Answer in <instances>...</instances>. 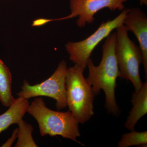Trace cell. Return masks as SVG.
Listing matches in <instances>:
<instances>
[{
	"label": "cell",
	"mask_w": 147,
	"mask_h": 147,
	"mask_svg": "<svg viewBox=\"0 0 147 147\" xmlns=\"http://www.w3.org/2000/svg\"><path fill=\"white\" fill-rule=\"evenodd\" d=\"M116 32L111 33L102 46V57L98 65L96 66L90 58L87 63L88 75L87 81L95 95L103 90L105 96V106L108 113L117 116L120 110L115 98L117 80L119 71L115 54Z\"/></svg>",
	"instance_id": "6da1fadb"
},
{
	"label": "cell",
	"mask_w": 147,
	"mask_h": 147,
	"mask_svg": "<svg viewBox=\"0 0 147 147\" xmlns=\"http://www.w3.org/2000/svg\"><path fill=\"white\" fill-rule=\"evenodd\" d=\"M27 112L37 121L42 137L60 136L81 144L77 138L81 136L78 122L68 111L61 112L47 108L42 97H38L30 104Z\"/></svg>",
	"instance_id": "7a4b0ae2"
},
{
	"label": "cell",
	"mask_w": 147,
	"mask_h": 147,
	"mask_svg": "<svg viewBox=\"0 0 147 147\" xmlns=\"http://www.w3.org/2000/svg\"><path fill=\"white\" fill-rule=\"evenodd\" d=\"M85 69L74 64L67 67L66 76L67 102L69 111L79 123L87 122L94 115V94L84 76Z\"/></svg>",
	"instance_id": "3957f363"
},
{
	"label": "cell",
	"mask_w": 147,
	"mask_h": 147,
	"mask_svg": "<svg viewBox=\"0 0 147 147\" xmlns=\"http://www.w3.org/2000/svg\"><path fill=\"white\" fill-rule=\"evenodd\" d=\"M116 30L115 54L119 77L129 81L135 92L141 89L143 83L140 75V66L143 63V55L140 47L129 38L123 24Z\"/></svg>",
	"instance_id": "277c9868"
},
{
	"label": "cell",
	"mask_w": 147,
	"mask_h": 147,
	"mask_svg": "<svg viewBox=\"0 0 147 147\" xmlns=\"http://www.w3.org/2000/svg\"><path fill=\"white\" fill-rule=\"evenodd\" d=\"M67 69L66 62L62 60L53 74L42 83L32 86L27 80H24L21 90L17 95L27 99L39 96L51 98L56 100L58 111L64 109L67 107L65 86Z\"/></svg>",
	"instance_id": "5b68a950"
},
{
	"label": "cell",
	"mask_w": 147,
	"mask_h": 147,
	"mask_svg": "<svg viewBox=\"0 0 147 147\" xmlns=\"http://www.w3.org/2000/svg\"><path fill=\"white\" fill-rule=\"evenodd\" d=\"M127 9H125L117 17L113 20L109 19L102 22L97 30L86 39L72 42L69 41L65 45L70 61L84 69L96 47L103 40L105 39L118 27L123 24Z\"/></svg>",
	"instance_id": "8992f818"
},
{
	"label": "cell",
	"mask_w": 147,
	"mask_h": 147,
	"mask_svg": "<svg viewBox=\"0 0 147 147\" xmlns=\"http://www.w3.org/2000/svg\"><path fill=\"white\" fill-rule=\"evenodd\" d=\"M127 0H70L71 13L65 17L59 18L60 21L78 17L77 26L84 28L86 25L92 24L94 16L103 9L108 8L111 11H123L125 9L124 3Z\"/></svg>",
	"instance_id": "52a82bcc"
},
{
	"label": "cell",
	"mask_w": 147,
	"mask_h": 147,
	"mask_svg": "<svg viewBox=\"0 0 147 147\" xmlns=\"http://www.w3.org/2000/svg\"><path fill=\"white\" fill-rule=\"evenodd\" d=\"M123 24L127 31L134 33L139 42L143 55V65L147 77V16L138 7L127 9Z\"/></svg>",
	"instance_id": "ba28073f"
},
{
	"label": "cell",
	"mask_w": 147,
	"mask_h": 147,
	"mask_svg": "<svg viewBox=\"0 0 147 147\" xmlns=\"http://www.w3.org/2000/svg\"><path fill=\"white\" fill-rule=\"evenodd\" d=\"M132 107L124 126L130 131L134 130L138 121L147 113V82L143 83L141 89L134 92L131 100Z\"/></svg>",
	"instance_id": "9c48e42d"
},
{
	"label": "cell",
	"mask_w": 147,
	"mask_h": 147,
	"mask_svg": "<svg viewBox=\"0 0 147 147\" xmlns=\"http://www.w3.org/2000/svg\"><path fill=\"white\" fill-rule=\"evenodd\" d=\"M30 105L28 99L18 97L8 110L0 115V134L23 119Z\"/></svg>",
	"instance_id": "30bf717a"
},
{
	"label": "cell",
	"mask_w": 147,
	"mask_h": 147,
	"mask_svg": "<svg viewBox=\"0 0 147 147\" xmlns=\"http://www.w3.org/2000/svg\"><path fill=\"white\" fill-rule=\"evenodd\" d=\"M12 75L9 68L0 59V101L3 106L10 107L15 98L11 91Z\"/></svg>",
	"instance_id": "8fae6325"
},
{
	"label": "cell",
	"mask_w": 147,
	"mask_h": 147,
	"mask_svg": "<svg viewBox=\"0 0 147 147\" xmlns=\"http://www.w3.org/2000/svg\"><path fill=\"white\" fill-rule=\"evenodd\" d=\"M18 127V141L15 144V147H36L32 136L34 130L33 127L23 119L17 123Z\"/></svg>",
	"instance_id": "7c38bea8"
},
{
	"label": "cell",
	"mask_w": 147,
	"mask_h": 147,
	"mask_svg": "<svg viewBox=\"0 0 147 147\" xmlns=\"http://www.w3.org/2000/svg\"><path fill=\"white\" fill-rule=\"evenodd\" d=\"M147 147V131H131L129 133H125L118 144L119 147H128L131 146Z\"/></svg>",
	"instance_id": "4fadbf2b"
},
{
	"label": "cell",
	"mask_w": 147,
	"mask_h": 147,
	"mask_svg": "<svg viewBox=\"0 0 147 147\" xmlns=\"http://www.w3.org/2000/svg\"><path fill=\"white\" fill-rule=\"evenodd\" d=\"M57 21V19H47V18H39L33 21L32 26L33 27L42 26L45 24L52 22Z\"/></svg>",
	"instance_id": "5bb4252c"
},
{
	"label": "cell",
	"mask_w": 147,
	"mask_h": 147,
	"mask_svg": "<svg viewBox=\"0 0 147 147\" xmlns=\"http://www.w3.org/2000/svg\"><path fill=\"white\" fill-rule=\"evenodd\" d=\"M17 136H18V128H16L13 130L11 137L9 138L7 141L2 145V147H11L16 139H17Z\"/></svg>",
	"instance_id": "9a60e30c"
},
{
	"label": "cell",
	"mask_w": 147,
	"mask_h": 147,
	"mask_svg": "<svg viewBox=\"0 0 147 147\" xmlns=\"http://www.w3.org/2000/svg\"><path fill=\"white\" fill-rule=\"evenodd\" d=\"M140 5H147V0H139Z\"/></svg>",
	"instance_id": "2e32d148"
}]
</instances>
